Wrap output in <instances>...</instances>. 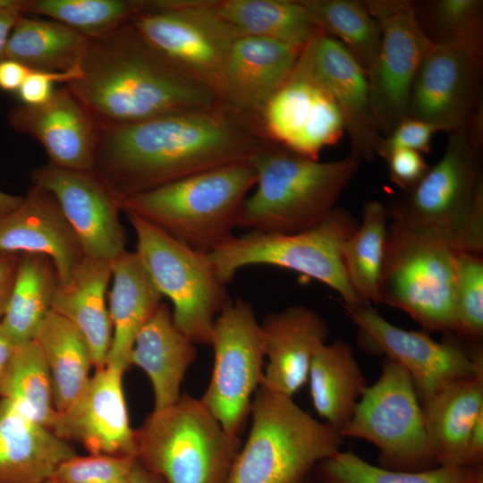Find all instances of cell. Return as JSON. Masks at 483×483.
Segmentation results:
<instances>
[{
  "label": "cell",
  "instance_id": "cell-1",
  "mask_svg": "<svg viewBox=\"0 0 483 483\" xmlns=\"http://www.w3.org/2000/svg\"><path fill=\"white\" fill-rule=\"evenodd\" d=\"M262 124L218 102L99 129L94 170L118 199L250 158L267 141Z\"/></svg>",
  "mask_w": 483,
  "mask_h": 483
},
{
  "label": "cell",
  "instance_id": "cell-2",
  "mask_svg": "<svg viewBox=\"0 0 483 483\" xmlns=\"http://www.w3.org/2000/svg\"><path fill=\"white\" fill-rule=\"evenodd\" d=\"M79 71L78 78L65 86L99 129L222 102L212 89L151 46L131 21L111 32L89 38Z\"/></svg>",
  "mask_w": 483,
  "mask_h": 483
},
{
  "label": "cell",
  "instance_id": "cell-3",
  "mask_svg": "<svg viewBox=\"0 0 483 483\" xmlns=\"http://www.w3.org/2000/svg\"><path fill=\"white\" fill-rule=\"evenodd\" d=\"M256 191L243 201L238 226L267 233H295L321 222L335 208L360 165L350 154L320 162L272 140L249 160Z\"/></svg>",
  "mask_w": 483,
  "mask_h": 483
},
{
  "label": "cell",
  "instance_id": "cell-4",
  "mask_svg": "<svg viewBox=\"0 0 483 483\" xmlns=\"http://www.w3.org/2000/svg\"><path fill=\"white\" fill-rule=\"evenodd\" d=\"M389 219L457 251L483 252L480 148L465 130L449 132L444 153L420 182L386 206Z\"/></svg>",
  "mask_w": 483,
  "mask_h": 483
},
{
  "label": "cell",
  "instance_id": "cell-5",
  "mask_svg": "<svg viewBox=\"0 0 483 483\" xmlns=\"http://www.w3.org/2000/svg\"><path fill=\"white\" fill-rule=\"evenodd\" d=\"M249 162L208 170L119 200L121 210L156 225L188 247L209 253L230 239L256 185Z\"/></svg>",
  "mask_w": 483,
  "mask_h": 483
},
{
  "label": "cell",
  "instance_id": "cell-6",
  "mask_svg": "<svg viewBox=\"0 0 483 483\" xmlns=\"http://www.w3.org/2000/svg\"><path fill=\"white\" fill-rule=\"evenodd\" d=\"M251 428L226 483H305L315 465L341 450L343 438L315 419L292 397L259 386Z\"/></svg>",
  "mask_w": 483,
  "mask_h": 483
},
{
  "label": "cell",
  "instance_id": "cell-7",
  "mask_svg": "<svg viewBox=\"0 0 483 483\" xmlns=\"http://www.w3.org/2000/svg\"><path fill=\"white\" fill-rule=\"evenodd\" d=\"M134 434L137 460L165 483H226L242 445L186 394L154 410Z\"/></svg>",
  "mask_w": 483,
  "mask_h": 483
},
{
  "label": "cell",
  "instance_id": "cell-8",
  "mask_svg": "<svg viewBox=\"0 0 483 483\" xmlns=\"http://www.w3.org/2000/svg\"><path fill=\"white\" fill-rule=\"evenodd\" d=\"M359 223L351 212L336 207L307 230L288 234L249 231L233 235L207 255L216 277L225 285L247 266H275L330 287L340 295L343 307L359 306L364 303L352 288L342 258L343 244Z\"/></svg>",
  "mask_w": 483,
  "mask_h": 483
},
{
  "label": "cell",
  "instance_id": "cell-9",
  "mask_svg": "<svg viewBox=\"0 0 483 483\" xmlns=\"http://www.w3.org/2000/svg\"><path fill=\"white\" fill-rule=\"evenodd\" d=\"M456 252L436 237L391 220L378 282L380 303L402 310L428 331L453 333Z\"/></svg>",
  "mask_w": 483,
  "mask_h": 483
},
{
  "label": "cell",
  "instance_id": "cell-10",
  "mask_svg": "<svg viewBox=\"0 0 483 483\" xmlns=\"http://www.w3.org/2000/svg\"><path fill=\"white\" fill-rule=\"evenodd\" d=\"M126 216L137 238L135 252L156 287L172 301L175 325L194 343L210 345L215 320L231 300L207 253L148 220Z\"/></svg>",
  "mask_w": 483,
  "mask_h": 483
},
{
  "label": "cell",
  "instance_id": "cell-11",
  "mask_svg": "<svg viewBox=\"0 0 483 483\" xmlns=\"http://www.w3.org/2000/svg\"><path fill=\"white\" fill-rule=\"evenodd\" d=\"M340 435L374 444L386 469L418 471L436 464L411 377L401 364L387 358L382 361L378 379L366 387Z\"/></svg>",
  "mask_w": 483,
  "mask_h": 483
},
{
  "label": "cell",
  "instance_id": "cell-12",
  "mask_svg": "<svg viewBox=\"0 0 483 483\" xmlns=\"http://www.w3.org/2000/svg\"><path fill=\"white\" fill-rule=\"evenodd\" d=\"M131 23L180 70L218 97L230 50L242 34L207 0H144Z\"/></svg>",
  "mask_w": 483,
  "mask_h": 483
},
{
  "label": "cell",
  "instance_id": "cell-13",
  "mask_svg": "<svg viewBox=\"0 0 483 483\" xmlns=\"http://www.w3.org/2000/svg\"><path fill=\"white\" fill-rule=\"evenodd\" d=\"M210 345L214 366L200 401L225 431L239 436L264 373L263 331L248 301L239 298L221 310Z\"/></svg>",
  "mask_w": 483,
  "mask_h": 483
},
{
  "label": "cell",
  "instance_id": "cell-14",
  "mask_svg": "<svg viewBox=\"0 0 483 483\" xmlns=\"http://www.w3.org/2000/svg\"><path fill=\"white\" fill-rule=\"evenodd\" d=\"M343 308L358 328L361 347L401 364L420 402L447 384L483 371L481 349L470 353L452 339L437 342L425 332L398 327L369 304Z\"/></svg>",
  "mask_w": 483,
  "mask_h": 483
},
{
  "label": "cell",
  "instance_id": "cell-15",
  "mask_svg": "<svg viewBox=\"0 0 483 483\" xmlns=\"http://www.w3.org/2000/svg\"><path fill=\"white\" fill-rule=\"evenodd\" d=\"M364 3L381 29L378 52L368 80L374 118L386 136L407 116L411 88L431 44L417 22L411 1Z\"/></svg>",
  "mask_w": 483,
  "mask_h": 483
},
{
  "label": "cell",
  "instance_id": "cell-16",
  "mask_svg": "<svg viewBox=\"0 0 483 483\" xmlns=\"http://www.w3.org/2000/svg\"><path fill=\"white\" fill-rule=\"evenodd\" d=\"M261 123L269 140L311 159L345 132L336 105L312 74L306 46L289 79L266 105Z\"/></svg>",
  "mask_w": 483,
  "mask_h": 483
},
{
  "label": "cell",
  "instance_id": "cell-17",
  "mask_svg": "<svg viewBox=\"0 0 483 483\" xmlns=\"http://www.w3.org/2000/svg\"><path fill=\"white\" fill-rule=\"evenodd\" d=\"M33 185L53 195L76 233L85 257L112 261L125 250L119 199L94 170H73L48 163L35 169Z\"/></svg>",
  "mask_w": 483,
  "mask_h": 483
},
{
  "label": "cell",
  "instance_id": "cell-18",
  "mask_svg": "<svg viewBox=\"0 0 483 483\" xmlns=\"http://www.w3.org/2000/svg\"><path fill=\"white\" fill-rule=\"evenodd\" d=\"M483 57L459 47L431 45L416 74L407 116L440 131L464 128L482 105Z\"/></svg>",
  "mask_w": 483,
  "mask_h": 483
},
{
  "label": "cell",
  "instance_id": "cell-19",
  "mask_svg": "<svg viewBox=\"0 0 483 483\" xmlns=\"http://www.w3.org/2000/svg\"><path fill=\"white\" fill-rule=\"evenodd\" d=\"M123 375L108 366L96 369L76 400L56 412L51 430L65 441L82 444L91 454L136 457Z\"/></svg>",
  "mask_w": 483,
  "mask_h": 483
},
{
  "label": "cell",
  "instance_id": "cell-20",
  "mask_svg": "<svg viewBox=\"0 0 483 483\" xmlns=\"http://www.w3.org/2000/svg\"><path fill=\"white\" fill-rule=\"evenodd\" d=\"M312 74L336 105L360 161L379 157L385 136L373 115L366 72L336 39L318 34L307 45Z\"/></svg>",
  "mask_w": 483,
  "mask_h": 483
},
{
  "label": "cell",
  "instance_id": "cell-21",
  "mask_svg": "<svg viewBox=\"0 0 483 483\" xmlns=\"http://www.w3.org/2000/svg\"><path fill=\"white\" fill-rule=\"evenodd\" d=\"M8 121L14 131L40 143L50 164L73 170L94 169L99 127L65 85L56 88L42 105L13 106Z\"/></svg>",
  "mask_w": 483,
  "mask_h": 483
},
{
  "label": "cell",
  "instance_id": "cell-22",
  "mask_svg": "<svg viewBox=\"0 0 483 483\" xmlns=\"http://www.w3.org/2000/svg\"><path fill=\"white\" fill-rule=\"evenodd\" d=\"M304 47L257 36L239 37L223 71L220 100L261 123L266 105L289 79Z\"/></svg>",
  "mask_w": 483,
  "mask_h": 483
},
{
  "label": "cell",
  "instance_id": "cell-23",
  "mask_svg": "<svg viewBox=\"0 0 483 483\" xmlns=\"http://www.w3.org/2000/svg\"><path fill=\"white\" fill-rule=\"evenodd\" d=\"M0 252L48 257L59 284L68 282L85 258L80 241L56 199L36 185L28 191L18 208L0 217Z\"/></svg>",
  "mask_w": 483,
  "mask_h": 483
},
{
  "label": "cell",
  "instance_id": "cell-24",
  "mask_svg": "<svg viewBox=\"0 0 483 483\" xmlns=\"http://www.w3.org/2000/svg\"><path fill=\"white\" fill-rule=\"evenodd\" d=\"M267 359L260 386L288 397L307 382L313 355L326 343L329 326L301 305L270 313L260 323Z\"/></svg>",
  "mask_w": 483,
  "mask_h": 483
},
{
  "label": "cell",
  "instance_id": "cell-25",
  "mask_svg": "<svg viewBox=\"0 0 483 483\" xmlns=\"http://www.w3.org/2000/svg\"><path fill=\"white\" fill-rule=\"evenodd\" d=\"M75 455L67 441L0 398V483H45Z\"/></svg>",
  "mask_w": 483,
  "mask_h": 483
},
{
  "label": "cell",
  "instance_id": "cell-26",
  "mask_svg": "<svg viewBox=\"0 0 483 483\" xmlns=\"http://www.w3.org/2000/svg\"><path fill=\"white\" fill-rule=\"evenodd\" d=\"M421 406L436 464L465 467L470 434L483 414V371L447 384Z\"/></svg>",
  "mask_w": 483,
  "mask_h": 483
},
{
  "label": "cell",
  "instance_id": "cell-27",
  "mask_svg": "<svg viewBox=\"0 0 483 483\" xmlns=\"http://www.w3.org/2000/svg\"><path fill=\"white\" fill-rule=\"evenodd\" d=\"M194 343L175 325L173 313L162 303L139 331L130 364L148 375L154 393V410L176 402L188 368L196 358Z\"/></svg>",
  "mask_w": 483,
  "mask_h": 483
},
{
  "label": "cell",
  "instance_id": "cell-28",
  "mask_svg": "<svg viewBox=\"0 0 483 483\" xmlns=\"http://www.w3.org/2000/svg\"><path fill=\"white\" fill-rule=\"evenodd\" d=\"M113 285L109 294L112 341L106 366L124 373L135 338L161 304L163 295L136 252L124 250L110 261Z\"/></svg>",
  "mask_w": 483,
  "mask_h": 483
},
{
  "label": "cell",
  "instance_id": "cell-29",
  "mask_svg": "<svg viewBox=\"0 0 483 483\" xmlns=\"http://www.w3.org/2000/svg\"><path fill=\"white\" fill-rule=\"evenodd\" d=\"M112 277L110 262L85 257L68 282L57 284L51 310L69 320L84 336L93 367L104 368L112 341L106 292Z\"/></svg>",
  "mask_w": 483,
  "mask_h": 483
},
{
  "label": "cell",
  "instance_id": "cell-30",
  "mask_svg": "<svg viewBox=\"0 0 483 483\" xmlns=\"http://www.w3.org/2000/svg\"><path fill=\"white\" fill-rule=\"evenodd\" d=\"M308 380L314 409L340 433L368 386L352 346L341 339L319 345Z\"/></svg>",
  "mask_w": 483,
  "mask_h": 483
},
{
  "label": "cell",
  "instance_id": "cell-31",
  "mask_svg": "<svg viewBox=\"0 0 483 483\" xmlns=\"http://www.w3.org/2000/svg\"><path fill=\"white\" fill-rule=\"evenodd\" d=\"M88 42L62 22L22 14L10 33L5 58L33 71L66 72L79 69Z\"/></svg>",
  "mask_w": 483,
  "mask_h": 483
},
{
  "label": "cell",
  "instance_id": "cell-32",
  "mask_svg": "<svg viewBox=\"0 0 483 483\" xmlns=\"http://www.w3.org/2000/svg\"><path fill=\"white\" fill-rule=\"evenodd\" d=\"M39 346L51 376L56 412L66 410L80 395L93 367L88 343L69 320L51 310L33 339Z\"/></svg>",
  "mask_w": 483,
  "mask_h": 483
},
{
  "label": "cell",
  "instance_id": "cell-33",
  "mask_svg": "<svg viewBox=\"0 0 483 483\" xmlns=\"http://www.w3.org/2000/svg\"><path fill=\"white\" fill-rule=\"evenodd\" d=\"M242 35L305 47L322 33L301 0H207Z\"/></svg>",
  "mask_w": 483,
  "mask_h": 483
},
{
  "label": "cell",
  "instance_id": "cell-34",
  "mask_svg": "<svg viewBox=\"0 0 483 483\" xmlns=\"http://www.w3.org/2000/svg\"><path fill=\"white\" fill-rule=\"evenodd\" d=\"M58 277L51 259L19 253L15 282L1 324L14 344L32 340L51 311Z\"/></svg>",
  "mask_w": 483,
  "mask_h": 483
},
{
  "label": "cell",
  "instance_id": "cell-35",
  "mask_svg": "<svg viewBox=\"0 0 483 483\" xmlns=\"http://www.w3.org/2000/svg\"><path fill=\"white\" fill-rule=\"evenodd\" d=\"M388 219L386 205L374 199L366 201L358 228L342 247V258L347 278L364 304L380 303L378 282Z\"/></svg>",
  "mask_w": 483,
  "mask_h": 483
},
{
  "label": "cell",
  "instance_id": "cell-36",
  "mask_svg": "<svg viewBox=\"0 0 483 483\" xmlns=\"http://www.w3.org/2000/svg\"><path fill=\"white\" fill-rule=\"evenodd\" d=\"M319 30L339 41L370 72L380 45L381 29L364 1L301 0Z\"/></svg>",
  "mask_w": 483,
  "mask_h": 483
},
{
  "label": "cell",
  "instance_id": "cell-37",
  "mask_svg": "<svg viewBox=\"0 0 483 483\" xmlns=\"http://www.w3.org/2000/svg\"><path fill=\"white\" fill-rule=\"evenodd\" d=\"M0 398L9 400L29 418L51 429L56 415L51 376L34 340L15 346Z\"/></svg>",
  "mask_w": 483,
  "mask_h": 483
},
{
  "label": "cell",
  "instance_id": "cell-38",
  "mask_svg": "<svg viewBox=\"0 0 483 483\" xmlns=\"http://www.w3.org/2000/svg\"><path fill=\"white\" fill-rule=\"evenodd\" d=\"M417 22L434 46L469 50L483 57V1H411Z\"/></svg>",
  "mask_w": 483,
  "mask_h": 483
},
{
  "label": "cell",
  "instance_id": "cell-39",
  "mask_svg": "<svg viewBox=\"0 0 483 483\" xmlns=\"http://www.w3.org/2000/svg\"><path fill=\"white\" fill-rule=\"evenodd\" d=\"M143 5L144 0H23L22 13L47 17L93 38L128 23Z\"/></svg>",
  "mask_w": 483,
  "mask_h": 483
},
{
  "label": "cell",
  "instance_id": "cell-40",
  "mask_svg": "<svg viewBox=\"0 0 483 483\" xmlns=\"http://www.w3.org/2000/svg\"><path fill=\"white\" fill-rule=\"evenodd\" d=\"M319 464L322 483H462L481 467L437 466L418 471L395 470L374 466L351 450H340Z\"/></svg>",
  "mask_w": 483,
  "mask_h": 483
},
{
  "label": "cell",
  "instance_id": "cell-41",
  "mask_svg": "<svg viewBox=\"0 0 483 483\" xmlns=\"http://www.w3.org/2000/svg\"><path fill=\"white\" fill-rule=\"evenodd\" d=\"M453 306V333L470 342L479 343L483 335L482 254L456 252Z\"/></svg>",
  "mask_w": 483,
  "mask_h": 483
},
{
  "label": "cell",
  "instance_id": "cell-42",
  "mask_svg": "<svg viewBox=\"0 0 483 483\" xmlns=\"http://www.w3.org/2000/svg\"><path fill=\"white\" fill-rule=\"evenodd\" d=\"M137 458L134 456L75 455L63 462L51 479L57 483H123Z\"/></svg>",
  "mask_w": 483,
  "mask_h": 483
},
{
  "label": "cell",
  "instance_id": "cell-43",
  "mask_svg": "<svg viewBox=\"0 0 483 483\" xmlns=\"http://www.w3.org/2000/svg\"><path fill=\"white\" fill-rule=\"evenodd\" d=\"M439 129L434 124L405 116L389 134L385 136L379 157L384 158L390 151L397 148H407L421 154L431 151V141Z\"/></svg>",
  "mask_w": 483,
  "mask_h": 483
},
{
  "label": "cell",
  "instance_id": "cell-44",
  "mask_svg": "<svg viewBox=\"0 0 483 483\" xmlns=\"http://www.w3.org/2000/svg\"><path fill=\"white\" fill-rule=\"evenodd\" d=\"M384 159L391 181L403 192L414 189L430 168L423 154L412 149H394Z\"/></svg>",
  "mask_w": 483,
  "mask_h": 483
},
{
  "label": "cell",
  "instance_id": "cell-45",
  "mask_svg": "<svg viewBox=\"0 0 483 483\" xmlns=\"http://www.w3.org/2000/svg\"><path fill=\"white\" fill-rule=\"evenodd\" d=\"M79 75V69L66 72L31 70L16 93L22 105L39 106L50 99L55 89V83L65 85Z\"/></svg>",
  "mask_w": 483,
  "mask_h": 483
},
{
  "label": "cell",
  "instance_id": "cell-46",
  "mask_svg": "<svg viewBox=\"0 0 483 483\" xmlns=\"http://www.w3.org/2000/svg\"><path fill=\"white\" fill-rule=\"evenodd\" d=\"M18 263L19 253L0 252V321L13 291Z\"/></svg>",
  "mask_w": 483,
  "mask_h": 483
},
{
  "label": "cell",
  "instance_id": "cell-47",
  "mask_svg": "<svg viewBox=\"0 0 483 483\" xmlns=\"http://www.w3.org/2000/svg\"><path fill=\"white\" fill-rule=\"evenodd\" d=\"M31 70L19 62L4 58L0 61V89L17 92Z\"/></svg>",
  "mask_w": 483,
  "mask_h": 483
},
{
  "label": "cell",
  "instance_id": "cell-48",
  "mask_svg": "<svg viewBox=\"0 0 483 483\" xmlns=\"http://www.w3.org/2000/svg\"><path fill=\"white\" fill-rule=\"evenodd\" d=\"M483 458V414L470 434L465 457V467H480Z\"/></svg>",
  "mask_w": 483,
  "mask_h": 483
},
{
  "label": "cell",
  "instance_id": "cell-49",
  "mask_svg": "<svg viewBox=\"0 0 483 483\" xmlns=\"http://www.w3.org/2000/svg\"><path fill=\"white\" fill-rule=\"evenodd\" d=\"M22 14V5L0 12V61L5 58L6 46L10 33L15 22Z\"/></svg>",
  "mask_w": 483,
  "mask_h": 483
},
{
  "label": "cell",
  "instance_id": "cell-50",
  "mask_svg": "<svg viewBox=\"0 0 483 483\" xmlns=\"http://www.w3.org/2000/svg\"><path fill=\"white\" fill-rule=\"evenodd\" d=\"M15 346L0 322V392Z\"/></svg>",
  "mask_w": 483,
  "mask_h": 483
},
{
  "label": "cell",
  "instance_id": "cell-51",
  "mask_svg": "<svg viewBox=\"0 0 483 483\" xmlns=\"http://www.w3.org/2000/svg\"><path fill=\"white\" fill-rule=\"evenodd\" d=\"M123 483H163V480L148 471L137 460Z\"/></svg>",
  "mask_w": 483,
  "mask_h": 483
},
{
  "label": "cell",
  "instance_id": "cell-52",
  "mask_svg": "<svg viewBox=\"0 0 483 483\" xmlns=\"http://www.w3.org/2000/svg\"><path fill=\"white\" fill-rule=\"evenodd\" d=\"M23 199V196L11 195L0 191V217L18 208Z\"/></svg>",
  "mask_w": 483,
  "mask_h": 483
},
{
  "label": "cell",
  "instance_id": "cell-53",
  "mask_svg": "<svg viewBox=\"0 0 483 483\" xmlns=\"http://www.w3.org/2000/svg\"><path fill=\"white\" fill-rule=\"evenodd\" d=\"M22 3L23 0H0V12L20 7Z\"/></svg>",
  "mask_w": 483,
  "mask_h": 483
},
{
  "label": "cell",
  "instance_id": "cell-54",
  "mask_svg": "<svg viewBox=\"0 0 483 483\" xmlns=\"http://www.w3.org/2000/svg\"><path fill=\"white\" fill-rule=\"evenodd\" d=\"M462 483H483L481 467L475 469Z\"/></svg>",
  "mask_w": 483,
  "mask_h": 483
},
{
  "label": "cell",
  "instance_id": "cell-55",
  "mask_svg": "<svg viewBox=\"0 0 483 483\" xmlns=\"http://www.w3.org/2000/svg\"><path fill=\"white\" fill-rule=\"evenodd\" d=\"M45 483H57V482H55V480L50 479L47 481H46Z\"/></svg>",
  "mask_w": 483,
  "mask_h": 483
}]
</instances>
